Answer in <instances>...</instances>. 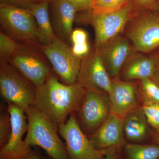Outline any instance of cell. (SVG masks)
Segmentation results:
<instances>
[{
  "mask_svg": "<svg viewBox=\"0 0 159 159\" xmlns=\"http://www.w3.org/2000/svg\"><path fill=\"white\" fill-rule=\"evenodd\" d=\"M86 89L77 83L66 84L51 72L45 82L36 89L33 105L39 109L57 127L78 110Z\"/></svg>",
  "mask_w": 159,
  "mask_h": 159,
  "instance_id": "obj_1",
  "label": "cell"
},
{
  "mask_svg": "<svg viewBox=\"0 0 159 159\" xmlns=\"http://www.w3.org/2000/svg\"><path fill=\"white\" fill-rule=\"evenodd\" d=\"M25 111L28 121L25 142L30 146L41 147L51 159H70L66 145L58 136L57 126L34 105Z\"/></svg>",
  "mask_w": 159,
  "mask_h": 159,
  "instance_id": "obj_2",
  "label": "cell"
},
{
  "mask_svg": "<svg viewBox=\"0 0 159 159\" xmlns=\"http://www.w3.org/2000/svg\"><path fill=\"white\" fill-rule=\"evenodd\" d=\"M123 33L135 51L150 54L159 48V13L153 9L135 11Z\"/></svg>",
  "mask_w": 159,
  "mask_h": 159,
  "instance_id": "obj_3",
  "label": "cell"
},
{
  "mask_svg": "<svg viewBox=\"0 0 159 159\" xmlns=\"http://www.w3.org/2000/svg\"><path fill=\"white\" fill-rule=\"evenodd\" d=\"M84 16L93 28L95 32V49L124 32L126 24L135 11L134 0L121 8L105 12L89 9Z\"/></svg>",
  "mask_w": 159,
  "mask_h": 159,
  "instance_id": "obj_4",
  "label": "cell"
},
{
  "mask_svg": "<svg viewBox=\"0 0 159 159\" xmlns=\"http://www.w3.org/2000/svg\"><path fill=\"white\" fill-rule=\"evenodd\" d=\"M0 23L2 31L17 42L40 48L37 24L31 10L0 6Z\"/></svg>",
  "mask_w": 159,
  "mask_h": 159,
  "instance_id": "obj_5",
  "label": "cell"
},
{
  "mask_svg": "<svg viewBox=\"0 0 159 159\" xmlns=\"http://www.w3.org/2000/svg\"><path fill=\"white\" fill-rule=\"evenodd\" d=\"M0 92L7 102L25 111L34 103L36 88L9 62L0 63Z\"/></svg>",
  "mask_w": 159,
  "mask_h": 159,
  "instance_id": "obj_6",
  "label": "cell"
},
{
  "mask_svg": "<svg viewBox=\"0 0 159 159\" xmlns=\"http://www.w3.org/2000/svg\"><path fill=\"white\" fill-rule=\"evenodd\" d=\"M39 49L63 83H76L82 58L73 53L65 41L55 36L50 43L40 46Z\"/></svg>",
  "mask_w": 159,
  "mask_h": 159,
  "instance_id": "obj_7",
  "label": "cell"
},
{
  "mask_svg": "<svg viewBox=\"0 0 159 159\" xmlns=\"http://www.w3.org/2000/svg\"><path fill=\"white\" fill-rule=\"evenodd\" d=\"M75 112L77 113L75 116L80 128L84 134L90 135L111 113L108 95L95 89H86L82 104Z\"/></svg>",
  "mask_w": 159,
  "mask_h": 159,
  "instance_id": "obj_8",
  "label": "cell"
},
{
  "mask_svg": "<svg viewBox=\"0 0 159 159\" xmlns=\"http://www.w3.org/2000/svg\"><path fill=\"white\" fill-rule=\"evenodd\" d=\"M58 134L64 140L70 159H104L109 149L99 150L94 147L77 122L75 112L59 125Z\"/></svg>",
  "mask_w": 159,
  "mask_h": 159,
  "instance_id": "obj_9",
  "label": "cell"
},
{
  "mask_svg": "<svg viewBox=\"0 0 159 159\" xmlns=\"http://www.w3.org/2000/svg\"><path fill=\"white\" fill-rule=\"evenodd\" d=\"M37 48L21 44L8 62L36 89L45 82L51 72Z\"/></svg>",
  "mask_w": 159,
  "mask_h": 159,
  "instance_id": "obj_10",
  "label": "cell"
},
{
  "mask_svg": "<svg viewBox=\"0 0 159 159\" xmlns=\"http://www.w3.org/2000/svg\"><path fill=\"white\" fill-rule=\"evenodd\" d=\"M8 111L11 116L12 130L11 136L6 145L0 149V159H27L33 152L23 137L28 129V121L22 109L10 102Z\"/></svg>",
  "mask_w": 159,
  "mask_h": 159,
  "instance_id": "obj_11",
  "label": "cell"
},
{
  "mask_svg": "<svg viewBox=\"0 0 159 159\" xmlns=\"http://www.w3.org/2000/svg\"><path fill=\"white\" fill-rule=\"evenodd\" d=\"M76 83L86 89H95L107 94L111 90L112 79L96 49L81 59Z\"/></svg>",
  "mask_w": 159,
  "mask_h": 159,
  "instance_id": "obj_12",
  "label": "cell"
},
{
  "mask_svg": "<svg viewBox=\"0 0 159 159\" xmlns=\"http://www.w3.org/2000/svg\"><path fill=\"white\" fill-rule=\"evenodd\" d=\"M96 50L99 52L111 79L119 78L123 66L135 51L129 40L122 34L110 40Z\"/></svg>",
  "mask_w": 159,
  "mask_h": 159,
  "instance_id": "obj_13",
  "label": "cell"
},
{
  "mask_svg": "<svg viewBox=\"0 0 159 159\" xmlns=\"http://www.w3.org/2000/svg\"><path fill=\"white\" fill-rule=\"evenodd\" d=\"M108 97L111 113L124 118L131 111L139 107V99L141 96L139 83L119 78L112 79L111 90Z\"/></svg>",
  "mask_w": 159,
  "mask_h": 159,
  "instance_id": "obj_14",
  "label": "cell"
},
{
  "mask_svg": "<svg viewBox=\"0 0 159 159\" xmlns=\"http://www.w3.org/2000/svg\"><path fill=\"white\" fill-rule=\"evenodd\" d=\"M124 118L111 113L105 122L88 138L99 150L122 148Z\"/></svg>",
  "mask_w": 159,
  "mask_h": 159,
  "instance_id": "obj_15",
  "label": "cell"
},
{
  "mask_svg": "<svg viewBox=\"0 0 159 159\" xmlns=\"http://www.w3.org/2000/svg\"><path fill=\"white\" fill-rule=\"evenodd\" d=\"M77 9L68 0H51L50 15L54 34L66 42L70 39Z\"/></svg>",
  "mask_w": 159,
  "mask_h": 159,
  "instance_id": "obj_16",
  "label": "cell"
},
{
  "mask_svg": "<svg viewBox=\"0 0 159 159\" xmlns=\"http://www.w3.org/2000/svg\"><path fill=\"white\" fill-rule=\"evenodd\" d=\"M135 51L131 54L121 70L122 80L133 81L151 78L155 68L154 60L150 54Z\"/></svg>",
  "mask_w": 159,
  "mask_h": 159,
  "instance_id": "obj_17",
  "label": "cell"
},
{
  "mask_svg": "<svg viewBox=\"0 0 159 159\" xmlns=\"http://www.w3.org/2000/svg\"><path fill=\"white\" fill-rule=\"evenodd\" d=\"M149 125L142 107H139L124 117L123 134L130 143H140L148 136Z\"/></svg>",
  "mask_w": 159,
  "mask_h": 159,
  "instance_id": "obj_18",
  "label": "cell"
},
{
  "mask_svg": "<svg viewBox=\"0 0 159 159\" xmlns=\"http://www.w3.org/2000/svg\"><path fill=\"white\" fill-rule=\"evenodd\" d=\"M31 11L37 24L39 44H49L56 36L50 17V2L45 1L34 3Z\"/></svg>",
  "mask_w": 159,
  "mask_h": 159,
  "instance_id": "obj_19",
  "label": "cell"
},
{
  "mask_svg": "<svg viewBox=\"0 0 159 159\" xmlns=\"http://www.w3.org/2000/svg\"><path fill=\"white\" fill-rule=\"evenodd\" d=\"M125 159H159V145L126 143L124 145Z\"/></svg>",
  "mask_w": 159,
  "mask_h": 159,
  "instance_id": "obj_20",
  "label": "cell"
},
{
  "mask_svg": "<svg viewBox=\"0 0 159 159\" xmlns=\"http://www.w3.org/2000/svg\"><path fill=\"white\" fill-rule=\"evenodd\" d=\"M139 92L143 102L159 104V87L150 78L139 80Z\"/></svg>",
  "mask_w": 159,
  "mask_h": 159,
  "instance_id": "obj_21",
  "label": "cell"
},
{
  "mask_svg": "<svg viewBox=\"0 0 159 159\" xmlns=\"http://www.w3.org/2000/svg\"><path fill=\"white\" fill-rule=\"evenodd\" d=\"M21 43L11 38L3 31L0 32V63L8 62Z\"/></svg>",
  "mask_w": 159,
  "mask_h": 159,
  "instance_id": "obj_22",
  "label": "cell"
},
{
  "mask_svg": "<svg viewBox=\"0 0 159 159\" xmlns=\"http://www.w3.org/2000/svg\"><path fill=\"white\" fill-rule=\"evenodd\" d=\"M131 0H95L91 6V10L99 12H105L121 8Z\"/></svg>",
  "mask_w": 159,
  "mask_h": 159,
  "instance_id": "obj_23",
  "label": "cell"
},
{
  "mask_svg": "<svg viewBox=\"0 0 159 159\" xmlns=\"http://www.w3.org/2000/svg\"><path fill=\"white\" fill-rule=\"evenodd\" d=\"M1 111L0 115V147L4 146L9 141L11 136L12 126L11 116L8 110Z\"/></svg>",
  "mask_w": 159,
  "mask_h": 159,
  "instance_id": "obj_24",
  "label": "cell"
},
{
  "mask_svg": "<svg viewBox=\"0 0 159 159\" xmlns=\"http://www.w3.org/2000/svg\"><path fill=\"white\" fill-rule=\"evenodd\" d=\"M142 107L148 124L159 133V104L143 102Z\"/></svg>",
  "mask_w": 159,
  "mask_h": 159,
  "instance_id": "obj_25",
  "label": "cell"
},
{
  "mask_svg": "<svg viewBox=\"0 0 159 159\" xmlns=\"http://www.w3.org/2000/svg\"><path fill=\"white\" fill-rule=\"evenodd\" d=\"M34 4L33 0H0V6H15L30 10Z\"/></svg>",
  "mask_w": 159,
  "mask_h": 159,
  "instance_id": "obj_26",
  "label": "cell"
},
{
  "mask_svg": "<svg viewBox=\"0 0 159 159\" xmlns=\"http://www.w3.org/2000/svg\"><path fill=\"white\" fill-rule=\"evenodd\" d=\"M88 35L86 31L83 29H77L73 30L71 33L70 40L73 44L87 42Z\"/></svg>",
  "mask_w": 159,
  "mask_h": 159,
  "instance_id": "obj_27",
  "label": "cell"
},
{
  "mask_svg": "<svg viewBox=\"0 0 159 159\" xmlns=\"http://www.w3.org/2000/svg\"><path fill=\"white\" fill-rule=\"evenodd\" d=\"M73 53L77 57L82 58L90 52L88 42L83 43L73 44L72 48Z\"/></svg>",
  "mask_w": 159,
  "mask_h": 159,
  "instance_id": "obj_28",
  "label": "cell"
},
{
  "mask_svg": "<svg viewBox=\"0 0 159 159\" xmlns=\"http://www.w3.org/2000/svg\"><path fill=\"white\" fill-rule=\"evenodd\" d=\"M77 11H86L90 9L95 0H68Z\"/></svg>",
  "mask_w": 159,
  "mask_h": 159,
  "instance_id": "obj_29",
  "label": "cell"
},
{
  "mask_svg": "<svg viewBox=\"0 0 159 159\" xmlns=\"http://www.w3.org/2000/svg\"><path fill=\"white\" fill-rule=\"evenodd\" d=\"M150 54L153 57L155 64L154 72L150 79L159 87V48Z\"/></svg>",
  "mask_w": 159,
  "mask_h": 159,
  "instance_id": "obj_30",
  "label": "cell"
},
{
  "mask_svg": "<svg viewBox=\"0 0 159 159\" xmlns=\"http://www.w3.org/2000/svg\"><path fill=\"white\" fill-rule=\"evenodd\" d=\"M157 0H134L135 11L152 9Z\"/></svg>",
  "mask_w": 159,
  "mask_h": 159,
  "instance_id": "obj_31",
  "label": "cell"
},
{
  "mask_svg": "<svg viewBox=\"0 0 159 159\" xmlns=\"http://www.w3.org/2000/svg\"><path fill=\"white\" fill-rule=\"evenodd\" d=\"M121 148H110L107 152L104 159H122Z\"/></svg>",
  "mask_w": 159,
  "mask_h": 159,
  "instance_id": "obj_32",
  "label": "cell"
},
{
  "mask_svg": "<svg viewBox=\"0 0 159 159\" xmlns=\"http://www.w3.org/2000/svg\"><path fill=\"white\" fill-rule=\"evenodd\" d=\"M27 159H42L39 155L36 152H33L31 156Z\"/></svg>",
  "mask_w": 159,
  "mask_h": 159,
  "instance_id": "obj_33",
  "label": "cell"
},
{
  "mask_svg": "<svg viewBox=\"0 0 159 159\" xmlns=\"http://www.w3.org/2000/svg\"><path fill=\"white\" fill-rule=\"evenodd\" d=\"M152 143L159 145V133L157 134V135L155 136V138L152 140Z\"/></svg>",
  "mask_w": 159,
  "mask_h": 159,
  "instance_id": "obj_34",
  "label": "cell"
},
{
  "mask_svg": "<svg viewBox=\"0 0 159 159\" xmlns=\"http://www.w3.org/2000/svg\"><path fill=\"white\" fill-rule=\"evenodd\" d=\"M152 9L156 10L159 13V0H157Z\"/></svg>",
  "mask_w": 159,
  "mask_h": 159,
  "instance_id": "obj_35",
  "label": "cell"
},
{
  "mask_svg": "<svg viewBox=\"0 0 159 159\" xmlns=\"http://www.w3.org/2000/svg\"><path fill=\"white\" fill-rule=\"evenodd\" d=\"M51 0H33L34 3L40 2H45V1L50 2H51Z\"/></svg>",
  "mask_w": 159,
  "mask_h": 159,
  "instance_id": "obj_36",
  "label": "cell"
},
{
  "mask_svg": "<svg viewBox=\"0 0 159 159\" xmlns=\"http://www.w3.org/2000/svg\"></svg>",
  "mask_w": 159,
  "mask_h": 159,
  "instance_id": "obj_37",
  "label": "cell"
}]
</instances>
